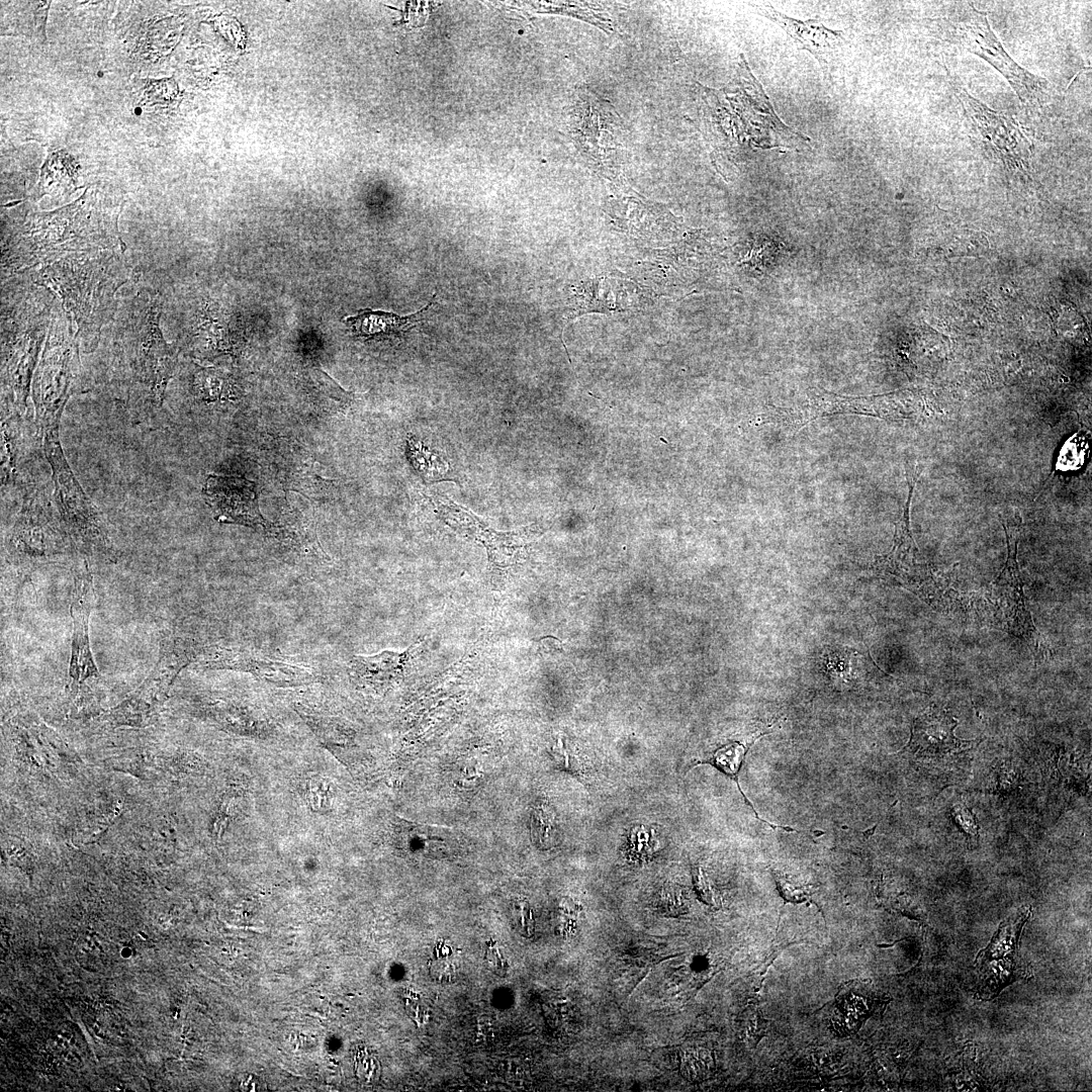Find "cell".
I'll return each instance as SVG.
<instances>
[{
    "instance_id": "obj_1",
    "label": "cell",
    "mask_w": 1092,
    "mask_h": 1092,
    "mask_svg": "<svg viewBox=\"0 0 1092 1092\" xmlns=\"http://www.w3.org/2000/svg\"><path fill=\"white\" fill-rule=\"evenodd\" d=\"M69 254L40 270V276L61 295L80 334L98 331L118 287L116 260L102 250Z\"/></svg>"
},
{
    "instance_id": "obj_2",
    "label": "cell",
    "mask_w": 1092,
    "mask_h": 1092,
    "mask_svg": "<svg viewBox=\"0 0 1092 1092\" xmlns=\"http://www.w3.org/2000/svg\"><path fill=\"white\" fill-rule=\"evenodd\" d=\"M43 437L44 454L53 471L56 504L69 535L84 553L114 558L106 524L72 472L60 444L59 429L46 432Z\"/></svg>"
},
{
    "instance_id": "obj_3",
    "label": "cell",
    "mask_w": 1092,
    "mask_h": 1092,
    "mask_svg": "<svg viewBox=\"0 0 1092 1092\" xmlns=\"http://www.w3.org/2000/svg\"><path fill=\"white\" fill-rule=\"evenodd\" d=\"M159 305L151 304L138 315L131 337L125 341V380L133 401L160 406L177 366L176 348L167 344L159 327Z\"/></svg>"
},
{
    "instance_id": "obj_4",
    "label": "cell",
    "mask_w": 1092,
    "mask_h": 1092,
    "mask_svg": "<svg viewBox=\"0 0 1092 1092\" xmlns=\"http://www.w3.org/2000/svg\"><path fill=\"white\" fill-rule=\"evenodd\" d=\"M1000 519L1006 536L1007 558L1000 573L986 590L988 615L993 627L1023 639L1036 648L1039 636L1025 604L1017 560L1021 518L1015 511L1012 520Z\"/></svg>"
},
{
    "instance_id": "obj_5",
    "label": "cell",
    "mask_w": 1092,
    "mask_h": 1092,
    "mask_svg": "<svg viewBox=\"0 0 1092 1092\" xmlns=\"http://www.w3.org/2000/svg\"><path fill=\"white\" fill-rule=\"evenodd\" d=\"M908 475L909 492L901 517L896 522L893 547L889 553L878 556L875 565L881 573L891 576L928 606L938 610L948 593L949 582L931 565L920 560L910 529V508L919 472L915 470Z\"/></svg>"
},
{
    "instance_id": "obj_6",
    "label": "cell",
    "mask_w": 1092,
    "mask_h": 1092,
    "mask_svg": "<svg viewBox=\"0 0 1092 1092\" xmlns=\"http://www.w3.org/2000/svg\"><path fill=\"white\" fill-rule=\"evenodd\" d=\"M77 337L62 328L50 335L32 381L36 421L42 432L59 429L77 374Z\"/></svg>"
},
{
    "instance_id": "obj_7",
    "label": "cell",
    "mask_w": 1092,
    "mask_h": 1092,
    "mask_svg": "<svg viewBox=\"0 0 1092 1092\" xmlns=\"http://www.w3.org/2000/svg\"><path fill=\"white\" fill-rule=\"evenodd\" d=\"M952 24L962 46L998 70L1008 80L1022 103L1040 107L1045 102L1049 82L1031 74L1010 58L992 31L986 12L969 4L968 9L966 8Z\"/></svg>"
},
{
    "instance_id": "obj_8",
    "label": "cell",
    "mask_w": 1092,
    "mask_h": 1092,
    "mask_svg": "<svg viewBox=\"0 0 1092 1092\" xmlns=\"http://www.w3.org/2000/svg\"><path fill=\"white\" fill-rule=\"evenodd\" d=\"M1031 907L1022 908L1002 921L990 942L976 956L978 983L975 996L995 998L1006 986L1032 977V970L1019 953V942Z\"/></svg>"
},
{
    "instance_id": "obj_9",
    "label": "cell",
    "mask_w": 1092,
    "mask_h": 1092,
    "mask_svg": "<svg viewBox=\"0 0 1092 1092\" xmlns=\"http://www.w3.org/2000/svg\"><path fill=\"white\" fill-rule=\"evenodd\" d=\"M213 669L251 673L279 687H299L316 682L321 671L309 663L265 647L248 644L209 647L199 660Z\"/></svg>"
},
{
    "instance_id": "obj_10",
    "label": "cell",
    "mask_w": 1092,
    "mask_h": 1092,
    "mask_svg": "<svg viewBox=\"0 0 1092 1092\" xmlns=\"http://www.w3.org/2000/svg\"><path fill=\"white\" fill-rule=\"evenodd\" d=\"M207 650L200 641L184 634L172 635L161 644L159 659L132 696L115 709L126 719L149 715L166 697L179 672L200 660Z\"/></svg>"
},
{
    "instance_id": "obj_11",
    "label": "cell",
    "mask_w": 1092,
    "mask_h": 1092,
    "mask_svg": "<svg viewBox=\"0 0 1092 1092\" xmlns=\"http://www.w3.org/2000/svg\"><path fill=\"white\" fill-rule=\"evenodd\" d=\"M429 498L439 518L448 527L484 546L493 571L502 572L516 562L521 548L527 542L530 533L528 528L511 532L496 531L472 512L446 496L431 494Z\"/></svg>"
},
{
    "instance_id": "obj_12",
    "label": "cell",
    "mask_w": 1092,
    "mask_h": 1092,
    "mask_svg": "<svg viewBox=\"0 0 1092 1092\" xmlns=\"http://www.w3.org/2000/svg\"><path fill=\"white\" fill-rule=\"evenodd\" d=\"M970 119L977 126L991 151L1009 168H1028L1032 145L1015 119L990 109L952 83Z\"/></svg>"
},
{
    "instance_id": "obj_13",
    "label": "cell",
    "mask_w": 1092,
    "mask_h": 1092,
    "mask_svg": "<svg viewBox=\"0 0 1092 1092\" xmlns=\"http://www.w3.org/2000/svg\"><path fill=\"white\" fill-rule=\"evenodd\" d=\"M91 598L92 575L85 562V567L75 574L71 603L73 633L68 689L75 699L99 679L89 641Z\"/></svg>"
},
{
    "instance_id": "obj_14",
    "label": "cell",
    "mask_w": 1092,
    "mask_h": 1092,
    "mask_svg": "<svg viewBox=\"0 0 1092 1092\" xmlns=\"http://www.w3.org/2000/svg\"><path fill=\"white\" fill-rule=\"evenodd\" d=\"M752 7L784 30L800 50L809 52L825 76L834 70L845 51V31L828 28L817 19L790 17L766 3L752 4Z\"/></svg>"
},
{
    "instance_id": "obj_15",
    "label": "cell",
    "mask_w": 1092,
    "mask_h": 1092,
    "mask_svg": "<svg viewBox=\"0 0 1092 1092\" xmlns=\"http://www.w3.org/2000/svg\"><path fill=\"white\" fill-rule=\"evenodd\" d=\"M62 532L41 496H28L11 534L12 548L22 557L43 559L61 552Z\"/></svg>"
},
{
    "instance_id": "obj_16",
    "label": "cell",
    "mask_w": 1092,
    "mask_h": 1092,
    "mask_svg": "<svg viewBox=\"0 0 1092 1092\" xmlns=\"http://www.w3.org/2000/svg\"><path fill=\"white\" fill-rule=\"evenodd\" d=\"M203 494L218 522L267 528V522L259 512L254 484L250 481L211 474L205 480Z\"/></svg>"
},
{
    "instance_id": "obj_17",
    "label": "cell",
    "mask_w": 1092,
    "mask_h": 1092,
    "mask_svg": "<svg viewBox=\"0 0 1092 1092\" xmlns=\"http://www.w3.org/2000/svg\"><path fill=\"white\" fill-rule=\"evenodd\" d=\"M890 998L880 994L871 980H851L840 986L836 995L829 1022L832 1030L839 1036L856 1033L862 1024L880 1009Z\"/></svg>"
},
{
    "instance_id": "obj_18",
    "label": "cell",
    "mask_w": 1092,
    "mask_h": 1092,
    "mask_svg": "<svg viewBox=\"0 0 1092 1092\" xmlns=\"http://www.w3.org/2000/svg\"><path fill=\"white\" fill-rule=\"evenodd\" d=\"M957 726L958 720L948 712L930 707L915 719L908 746L918 755L941 757L973 745V740L956 737Z\"/></svg>"
},
{
    "instance_id": "obj_19",
    "label": "cell",
    "mask_w": 1092,
    "mask_h": 1092,
    "mask_svg": "<svg viewBox=\"0 0 1092 1092\" xmlns=\"http://www.w3.org/2000/svg\"><path fill=\"white\" fill-rule=\"evenodd\" d=\"M415 648L404 652L383 651L369 656H355L349 663L351 679L364 688L382 690L398 682L406 673Z\"/></svg>"
},
{
    "instance_id": "obj_20",
    "label": "cell",
    "mask_w": 1092,
    "mask_h": 1092,
    "mask_svg": "<svg viewBox=\"0 0 1092 1092\" xmlns=\"http://www.w3.org/2000/svg\"><path fill=\"white\" fill-rule=\"evenodd\" d=\"M436 296L437 294L434 293L429 303L413 314L402 316L390 311L363 308L359 309L355 315L347 316L345 323L355 336L363 339L382 340L401 337L426 317Z\"/></svg>"
},
{
    "instance_id": "obj_21",
    "label": "cell",
    "mask_w": 1092,
    "mask_h": 1092,
    "mask_svg": "<svg viewBox=\"0 0 1092 1092\" xmlns=\"http://www.w3.org/2000/svg\"><path fill=\"white\" fill-rule=\"evenodd\" d=\"M767 733H769V726L764 727L763 725H760V727L755 728L754 731L751 732L747 737H745V738H743L741 740L730 741V742L720 746L719 748H717L711 754V756L708 759H706V760H704V761H702L700 763H709V764L715 766L716 768H718L723 774H725L728 778L733 780L735 782L741 796L743 797L744 802L751 808V810L754 813L757 820H759L760 822L765 823L767 826H769L774 830L783 829L786 832H798L796 829L792 828L791 826L778 825V824H774V823H770V822L762 819L758 815V813L756 812V810H755L754 806L752 805L751 801L747 798L745 793L742 791V789L740 787V784H739V772H740V769H741V767H742V765H743V763L745 761V757H746V753H747L748 749L750 748V746L757 739H759L761 736H763V735H765Z\"/></svg>"
},
{
    "instance_id": "obj_22",
    "label": "cell",
    "mask_w": 1092,
    "mask_h": 1092,
    "mask_svg": "<svg viewBox=\"0 0 1092 1092\" xmlns=\"http://www.w3.org/2000/svg\"><path fill=\"white\" fill-rule=\"evenodd\" d=\"M407 835V845L417 846L420 852L427 854L446 851L448 846L455 845L453 832L447 828L410 823Z\"/></svg>"
},
{
    "instance_id": "obj_23",
    "label": "cell",
    "mask_w": 1092,
    "mask_h": 1092,
    "mask_svg": "<svg viewBox=\"0 0 1092 1092\" xmlns=\"http://www.w3.org/2000/svg\"><path fill=\"white\" fill-rule=\"evenodd\" d=\"M771 872L779 893L785 903L799 904L809 902L818 907L812 898L815 893V888L812 883L779 870H772Z\"/></svg>"
},
{
    "instance_id": "obj_24",
    "label": "cell",
    "mask_w": 1092,
    "mask_h": 1092,
    "mask_svg": "<svg viewBox=\"0 0 1092 1092\" xmlns=\"http://www.w3.org/2000/svg\"><path fill=\"white\" fill-rule=\"evenodd\" d=\"M194 390L207 402L224 398L229 391V380L223 372L213 368H198L194 375Z\"/></svg>"
},
{
    "instance_id": "obj_25",
    "label": "cell",
    "mask_w": 1092,
    "mask_h": 1092,
    "mask_svg": "<svg viewBox=\"0 0 1092 1092\" xmlns=\"http://www.w3.org/2000/svg\"><path fill=\"white\" fill-rule=\"evenodd\" d=\"M680 1070L686 1078L693 1081H701L708 1078L714 1070V1058L712 1053L705 1048H690L686 1050L681 1056Z\"/></svg>"
},
{
    "instance_id": "obj_26",
    "label": "cell",
    "mask_w": 1092,
    "mask_h": 1092,
    "mask_svg": "<svg viewBox=\"0 0 1092 1092\" xmlns=\"http://www.w3.org/2000/svg\"><path fill=\"white\" fill-rule=\"evenodd\" d=\"M557 827L554 813L545 804H539L532 814V838L536 845L541 848H549L554 845L557 838Z\"/></svg>"
},
{
    "instance_id": "obj_27",
    "label": "cell",
    "mask_w": 1092,
    "mask_h": 1092,
    "mask_svg": "<svg viewBox=\"0 0 1092 1092\" xmlns=\"http://www.w3.org/2000/svg\"><path fill=\"white\" fill-rule=\"evenodd\" d=\"M512 923L515 929L523 936L530 938L535 932V920L532 909L527 901L516 900L512 905Z\"/></svg>"
},
{
    "instance_id": "obj_28",
    "label": "cell",
    "mask_w": 1092,
    "mask_h": 1092,
    "mask_svg": "<svg viewBox=\"0 0 1092 1092\" xmlns=\"http://www.w3.org/2000/svg\"><path fill=\"white\" fill-rule=\"evenodd\" d=\"M657 907L665 915L677 916L687 911L688 905L682 892L668 886L660 892Z\"/></svg>"
},
{
    "instance_id": "obj_29",
    "label": "cell",
    "mask_w": 1092,
    "mask_h": 1092,
    "mask_svg": "<svg viewBox=\"0 0 1092 1092\" xmlns=\"http://www.w3.org/2000/svg\"><path fill=\"white\" fill-rule=\"evenodd\" d=\"M768 1021L763 1017L757 1006H752L746 1013L745 1030L749 1043H756L766 1034Z\"/></svg>"
},
{
    "instance_id": "obj_30",
    "label": "cell",
    "mask_w": 1092,
    "mask_h": 1092,
    "mask_svg": "<svg viewBox=\"0 0 1092 1092\" xmlns=\"http://www.w3.org/2000/svg\"><path fill=\"white\" fill-rule=\"evenodd\" d=\"M693 881L695 890L699 898L710 906L717 905V895L712 888L706 874L700 867H694L693 869Z\"/></svg>"
},
{
    "instance_id": "obj_31",
    "label": "cell",
    "mask_w": 1092,
    "mask_h": 1092,
    "mask_svg": "<svg viewBox=\"0 0 1092 1092\" xmlns=\"http://www.w3.org/2000/svg\"><path fill=\"white\" fill-rule=\"evenodd\" d=\"M484 961L487 969L498 975L505 976L508 973L509 964L503 952L499 950L495 941L490 940L487 942V948L484 953Z\"/></svg>"
},
{
    "instance_id": "obj_32",
    "label": "cell",
    "mask_w": 1092,
    "mask_h": 1092,
    "mask_svg": "<svg viewBox=\"0 0 1092 1092\" xmlns=\"http://www.w3.org/2000/svg\"><path fill=\"white\" fill-rule=\"evenodd\" d=\"M431 974L439 982H449L453 979L455 971L452 964L441 961L432 965Z\"/></svg>"
}]
</instances>
